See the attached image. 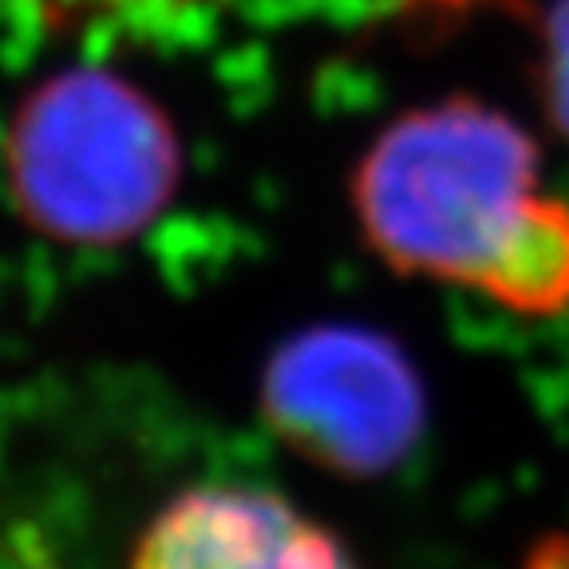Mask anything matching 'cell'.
I'll use <instances>...</instances> for the list:
<instances>
[{"instance_id": "6da1fadb", "label": "cell", "mask_w": 569, "mask_h": 569, "mask_svg": "<svg viewBox=\"0 0 569 569\" xmlns=\"http://www.w3.org/2000/svg\"><path fill=\"white\" fill-rule=\"evenodd\" d=\"M368 246L522 317L569 309V202L542 194L538 142L479 99L416 107L352 174Z\"/></svg>"}, {"instance_id": "7a4b0ae2", "label": "cell", "mask_w": 569, "mask_h": 569, "mask_svg": "<svg viewBox=\"0 0 569 569\" xmlns=\"http://www.w3.org/2000/svg\"><path fill=\"white\" fill-rule=\"evenodd\" d=\"M182 174L174 127L111 71L36 88L9 131V187L24 222L71 246H119L167 210Z\"/></svg>"}, {"instance_id": "3957f363", "label": "cell", "mask_w": 569, "mask_h": 569, "mask_svg": "<svg viewBox=\"0 0 569 569\" xmlns=\"http://www.w3.org/2000/svg\"><path fill=\"white\" fill-rule=\"evenodd\" d=\"M261 408L293 451L352 479L391 471L427 419L408 356L356 325H320L289 340L266 368Z\"/></svg>"}, {"instance_id": "277c9868", "label": "cell", "mask_w": 569, "mask_h": 569, "mask_svg": "<svg viewBox=\"0 0 569 569\" xmlns=\"http://www.w3.org/2000/svg\"><path fill=\"white\" fill-rule=\"evenodd\" d=\"M127 569H356V561L337 533L269 490L202 487L159 510Z\"/></svg>"}, {"instance_id": "5b68a950", "label": "cell", "mask_w": 569, "mask_h": 569, "mask_svg": "<svg viewBox=\"0 0 569 569\" xmlns=\"http://www.w3.org/2000/svg\"><path fill=\"white\" fill-rule=\"evenodd\" d=\"M546 103L561 131L569 134V0H558L546 20Z\"/></svg>"}, {"instance_id": "8992f818", "label": "cell", "mask_w": 569, "mask_h": 569, "mask_svg": "<svg viewBox=\"0 0 569 569\" xmlns=\"http://www.w3.org/2000/svg\"><path fill=\"white\" fill-rule=\"evenodd\" d=\"M56 9L76 12V9H96V12H116V17L131 20L139 28H162L170 20H182L190 12L206 9L213 0H48Z\"/></svg>"}]
</instances>
